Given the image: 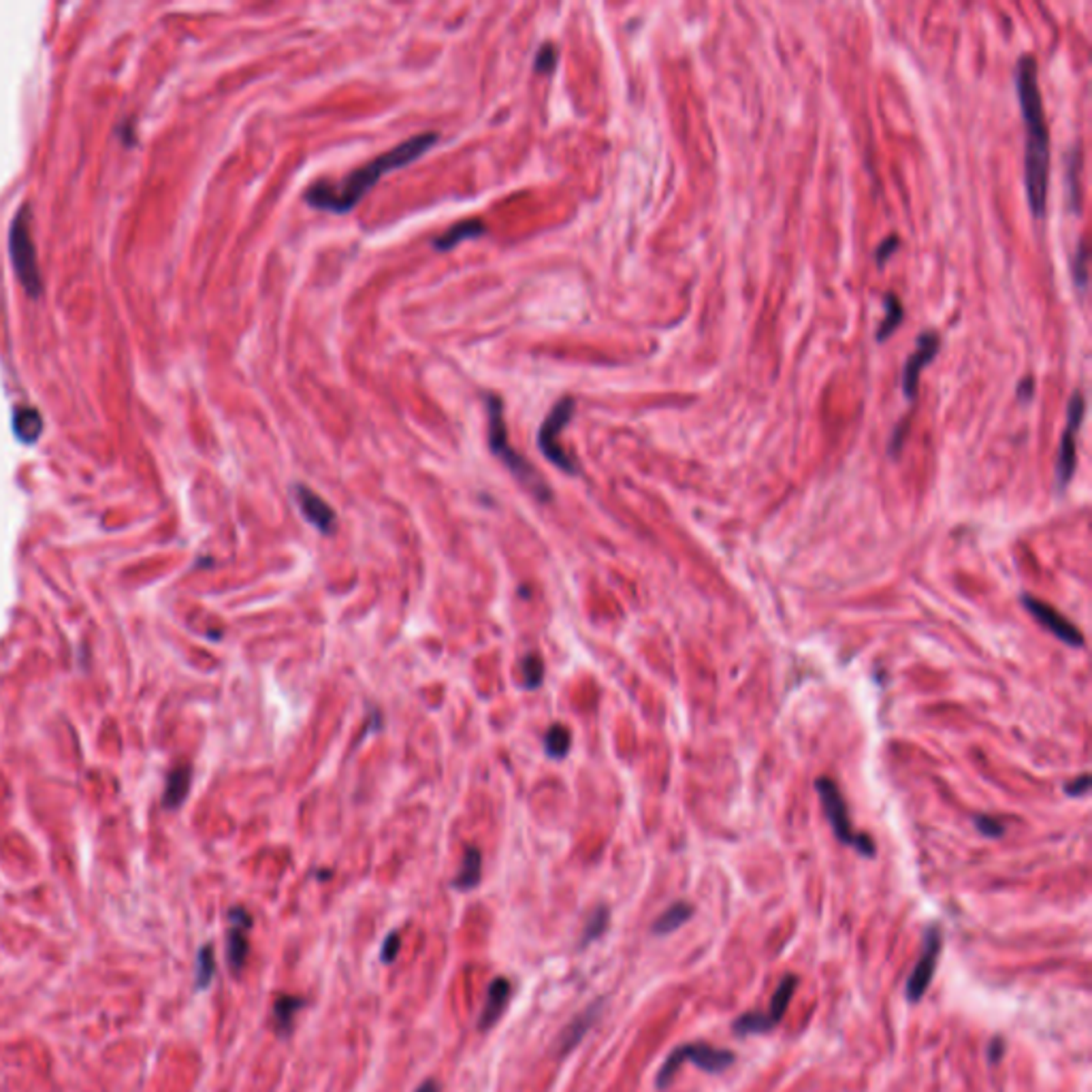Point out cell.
Here are the masks:
<instances>
[{"instance_id":"ffe728a7","label":"cell","mask_w":1092,"mask_h":1092,"mask_svg":"<svg viewBox=\"0 0 1092 1092\" xmlns=\"http://www.w3.org/2000/svg\"><path fill=\"white\" fill-rule=\"evenodd\" d=\"M691 916H693V907L690 903H685V900H679V903L668 907V909L661 913L658 919H655L651 926V932L658 937L670 935V932L679 930L685 922H690Z\"/></svg>"},{"instance_id":"83f0119b","label":"cell","mask_w":1092,"mask_h":1092,"mask_svg":"<svg viewBox=\"0 0 1092 1092\" xmlns=\"http://www.w3.org/2000/svg\"><path fill=\"white\" fill-rule=\"evenodd\" d=\"M521 674H523L525 690H536L542 685L544 679V661L538 653H527L521 661Z\"/></svg>"},{"instance_id":"9c48e42d","label":"cell","mask_w":1092,"mask_h":1092,"mask_svg":"<svg viewBox=\"0 0 1092 1092\" xmlns=\"http://www.w3.org/2000/svg\"><path fill=\"white\" fill-rule=\"evenodd\" d=\"M941 949H943L941 926L928 924L924 928V937H922V954H919L916 967H913L909 979H907V984H905V997L911 1005L922 1001L926 990H928V986L932 984V978H935L937 962H938V956H941Z\"/></svg>"},{"instance_id":"4dcf8cb0","label":"cell","mask_w":1092,"mask_h":1092,"mask_svg":"<svg viewBox=\"0 0 1092 1092\" xmlns=\"http://www.w3.org/2000/svg\"><path fill=\"white\" fill-rule=\"evenodd\" d=\"M973 821H975V828H978V830L988 839H998L1005 834L1003 821L992 818V815H975Z\"/></svg>"},{"instance_id":"8d00e7d4","label":"cell","mask_w":1092,"mask_h":1092,"mask_svg":"<svg viewBox=\"0 0 1092 1092\" xmlns=\"http://www.w3.org/2000/svg\"><path fill=\"white\" fill-rule=\"evenodd\" d=\"M416 1092H440V1084L435 1082V1079H425V1082L416 1088Z\"/></svg>"},{"instance_id":"44dd1931","label":"cell","mask_w":1092,"mask_h":1092,"mask_svg":"<svg viewBox=\"0 0 1092 1092\" xmlns=\"http://www.w3.org/2000/svg\"><path fill=\"white\" fill-rule=\"evenodd\" d=\"M481 875H482V856L481 851L476 848H468L463 854V864L462 870H459V875L452 879V888L462 889V892H468V889H474L478 883H481Z\"/></svg>"},{"instance_id":"603a6c76","label":"cell","mask_w":1092,"mask_h":1092,"mask_svg":"<svg viewBox=\"0 0 1092 1092\" xmlns=\"http://www.w3.org/2000/svg\"><path fill=\"white\" fill-rule=\"evenodd\" d=\"M609 922H611L609 907H604V905L595 907V909L591 913H589L585 928H582L579 948L585 949L587 946H591L593 941H598V938L602 937L606 930H609Z\"/></svg>"},{"instance_id":"3957f363","label":"cell","mask_w":1092,"mask_h":1092,"mask_svg":"<svg viewBox=\"0 0 1092 1092\" xmlns=\"http://www.w3.org/2000/svg\"><path fill=\"white\" fill-rule=\"evenodd\" d=\"M484 402H487V414H489V449H491V452H493V455L512 472V476L517 478V481L523 484L527 491H530L533 498L540 501H551L553 493H551L549 484H546L542 481V476L533 470V465L527 462L525 457H521L519 452L511 446L506 421H504V403H501L498 395H487L484 397Z\"/></svg>"},{"instance_id":"f546056e","label":"cell","mask_w":1092,"mask_h":1092,"mask_svg":"<svg viewBox=\"0 0 1092 1092\" xmlns=\"http://www.w3.org/2000/svg\"><path fill=\"white\" fill-rule=\"evenodd\" d=\"M555 65H557V47L551 45V43H544V45L538 49L536 60H533V69H536V73H551L555 69Z\"/></svg>"},{"instance_id":"277c9868","label":"cell","mask_w":1092,"mask_h":1092,"mask_svg":"<svg viewBox=\"0 0 1092 1092\" xmlns=\"http://www.w3.org/2000/svg\"><path fill=\"white\" fill-rule=\"evenodd\" d=\"M736 1054L730 1050H723V1047H715L704 1044V1041H693V1044H683L677 1046L674 1050L668 1054L664 1065L660 1067L658 1077H655V1086H658L660 1090H666L668 1086L672 1084L674 1076H677L679 1067L685 1063L696 1065L698 1069L710 1073V1076H720V1073L728 1071L730 1067L734 1065Z\"/></svg>"},{"instance_id":"8992f818","label":"cell","mask_w":1092,"mask_h":1092,"mask_svg":"<svg viewBox=\"0 0 1092 1092\" xmlns=\"http://www.w3.org/2000/svg\"><path fill=\"white\" fill-rule=\"evenodd\" d=\"M9 254L14 261L15 275L20 278L22 286L26 288L30 297H39L43 280L39 261H36V248L30 235V207H22L15 213L14 223L9 229Z\"/></svg>"},{"instance_id":"cb8c5ba5","label":"cell","mask_w":1092,"mask_h":1092,"mask_svg":"<svg viewBox=\"0 0 1092 1092\" xmlns=\"http://www.w3.org/2000/svg\"><path fill=\"white\" fill-rule=\"evenodd\" d=\"M883 302H886V318H883L879 329H877V342H886L888 337L898 329V324L903 323L905 318V308L897 294L888 293L886 297H883Z\"/></svg>"},{"instance_id":"4316f807","label":"cell","mask_w":1092,"mask_h":1092,"mask_svg":"<svg viewBox=\"0 0 1092 1092\" xmlns=\"http://www.w3.org/2000/svg\"><path fill=\"white\" fill-rule=\"evenodd\" d=\"M216 975V958H213V948L207 943L196 954V990H207Z\"/></svg>"},{"instance_id":"d6986e66","label":"cell","mask_w":1092,"mask_h":1092,"mask_svg":"<svg viewBox=\"0 0 1092 1092\" xmlns=\"http://www.w3.org/2000/svg\"><path fill=\"white\" fill-rule=\"evenodd\" d=\"M190 775H193V772H190V766H186V764L175 766V769L169 772L167 785H164V799H163L164 807L177 809L184 800H186L188 789H190Z\"/></svg>"},{"instance_id":"30bf717a","label":"cell","mask_w":1092,"mask_h":1092,"mask_svg":"<svg viewBox=\"0 0 1092 1092\" xmlns=\"http://www.w3.org/2000/svg\"><path fill=\"white\" fill-rule=\"evenodd\" d=\"M1084 410H1086L1084 395L1079 391H1076L1071 395L1069 406H1067V427H1065L1063 438H1060V446H1058V459H1057V487L1058 489H1067V484L1071 482L1073 474H1076V435H1077L1079 425H1082Z\"/></svg>"},{"instance_id":"8fae6325","label":"cell","mask_w":1092,"mask_h":1092,"mask_svg":"<svg viewBox=\"0 0 1092 1092\" xmlns=\"http://www.w3.org/2000/svg\"><path fill=\"white\" fill-rule=\"evenodd\" d=\"M1022 604L1024 609H1027L1030 615L1037 619V623L1044 625V628L1058 638V640H1063L1065 644H1069L1073 649H1082L1084 647V634L1079 631L1076 625H1073L1069 619L1060 615L1057 609H1052L1047 602H1041V600L1033 598V595H1022Z\"/></svg>"},{"instance_id":"7a4b0ae2","label":"cell","mask_w":1092,"mask_h":1092,"mask_svg":"<svg viewBox=\"0 0 1092 1092\" xmlns=\"http://www.w3.org/2000/svg\"><path fill=\"white\" fill-rule=\"evenodd\" d=\"M438 133H421L410 137L403 144L391 147L382 154L373 158L363 167L354 169L342 180H321L305 190V201L314 207V210L331 212V213H346L359 205V201L382 180L391 171L408 167L410 163L419 161L429 147L438 144Z\"/></svg>"},{"instance_id":"d6a6232c","label":"cell","mask_w":1092,"mask_h":1092,"mask_svg":"<svg viewBox=\"0 0 1092 1092\" xmlns=\"http://www.w3.org/2000/svg\"><path fill=\"white\" fill-rule=\"evenodd\" d=\"M898 248H900V239H898V235H889V237L883 239V242L879 243V248H877V265H879V267L886 265V261H888L889 256H892L894 253H897Z\"/></svg>"},{"instance_id":"52a82bcc","label":"cell","mask_w":1092,"mask_h":1092,"mask_svg":"<svg viewBox=\"0 0 1092 1092\" xmlns=\"http://www.w3.org/2000/svg\"><path fill=\"white\" fill-rule=\"evenodd\" d=\"M574 408H576V402L572 400V397L570 395L561 397V400L553 406V410H551L549 416L542 421V425H540V432H538V446H540V451H542V455L549 459L551 463H555L560 470L568 472V474H576L579 468H576L574 459L561 449L560 435L563 429H566L570 419L574 416Z\"/></svg>"},{"instance_id":"6da1fadb","label":"cell","mask_w":1092,"mask_h":1092,"mask_svg":"<svg viewBox=\"0 0 1092 1092\" xmlns=\"http://www.w3.org/2000/svg\"><path fill=\"white\" fill-rule=\"evenodd\" d=\"M1016 92L1024 126H1027V150H1024V186L1028 207L1035 218L1046 213L1047 184H1050V133L1044 114L1039 82H1037V60L1022 56L1016 66Z\"/></svg>"},{"instance_id":"484cf974","label":"cell","mask_w":1092,"mask_h":1092,"mask_svg":"<svg viewBox=\"0 0 1092 1092\" xmlns=\"http://www.w3.org/2000/svg\"><path fill=\"white\" fill-rule=\"evenodd\" d=\"M570 747H572V736H570V730L566 726H561V723H555L544 739L546 753H549L551 758L561 759L568 756Z\"/></svg>"},{"instance_id":"f1b7e54d","label":"cell","mask_w":1092,"mask_h":1092,"mask_svg":"<svg viewBox=\"0 0 1092 1092\" xmlns=\"http://www.w3.org/2000/svg\"><path fill=\"white\" fill-rule=\"evenodd\" d=\"M1071 269H1073V282H1076L1079 293H1084L1086 286H1088V250H1086L1084 239L1079 242L1076 254H1073Z\"/></svg>"},{"instance_id":"5b68a950","label":"cell","mask_w":1092,"mask_h":1092,"mask_svg":"<svg viewBox=\"0 0 1092 1092\" xmlns=\"http://www.w3.org/2000/svg\"><path fill=\"white\" fill-rule=\"evenodd\" d=\"M815 791L819 794L821 807H824L826 818H828V821H830L834 837H837L843 845H848V848H854L858 854H862L864 858H873L875 856L873 840H870L867 834H858L854 830V826H851V819H849L848 802H845L843 794H840L839 785L834 783L832 779L819 777L818 781H815Z\"/></svg>"},{"instance_id":"2e32d148","label":"cell","mask_w":1092,"mask_h":1092,"mask_svg":"<svg viewBox=\"0 0 1092 1092\" xmlns=\"http://www.w3.org/2000/svg\"><path fill=\"white\" fill-rule=\"evenodd\" d=\"M512 986L506 978H495L487 988V998H484L482 1014L478 1018V1030H489L500 1022L504 1016L506 1005L511 1001Z\"/></svg>"},{"instance_id":"4fadbf2b","label":"cell","mask_w":1092,"mask_h":1092,"mask_svg":"<svg viewBox=\"0 0 1092 1092\" xmlns=\"http://www.w3.org/2000/svg\"><path fill=\"white\" fill-rule=\"evenodd\" d=\"M938 348H941V340H938V335L935 333V331H924V333L918 335L916 352L911 354L909 361H907L903 367V392H905L907 400H913V397L918 395L922 370L926 365L932 363V359L937 357Z\"/></svg>"},{"instance_id":"e0dca14e","label":"cell","mask_w":1092,"mask_h":1092,"mask_svg":"<svg viewBox=\"0 0 1092 1092\" xmlns=\"http://www.w3.org/2000/svg\"><path fill=\"white\" fill-rule=\"evenodd\" d=\"M484 233H487V226H484L481 220H462V223L452 224L451 229H446L442 235L435 237L433 248L440 250V253H449V250L457 248L465 239H476L484 235Z\"/></svg>"},{"instance_id":"7402d4cb","label":"cell","mask_w":1092,"mask_h":1092,"mask_svg":"<svg viewBox=\"0 0 1092 1092\" xmlns=\"http://www.w3.org/2000/svg\"><path fill=\"white\" fill-rule=\"evenodd\" d=\"M14 429H15L17 438H20L22 442H26V444H33L35 440H39V435L43 432V419H41L39 410H35V408L15 410Z\"/></svg>"},{"instance_id":"836d02e7","label":"cell","mask_w":1092,"mask_h":1092,"mask_svg":"<svg viewBox=\"0 0 1092 1092\" xmlns=\"http://www.w3.org/2000/svg\"><path fill=\"white\" fill-rule=\"evenodd\" d=\"M1088 789H1090V775H1088V772H1084V775L1077 777L1076 781H1071V783L1065 785V794L1071 796V799H1073V796H1076V799H1079V796H1086V794H1088Z\"/></svg>"},{"instance_id":"ac0fdd59","label":"cell","mask_w":1092,"mask_h":1092,"mask_svg":"<svg viewBox=\"0 0 1092 1092\" xmlns=\"http://www.w3.org/2000/svg\"><path fill=\"white\" fill-rule=\"evenodd\" d=\"M305 1005L303 998L293 995H282L273 1003V1028L278 1037H288L293 1033L294 1016L302 1011Z\"/></svg>"},{"instance_id":"e575fe53","label":"cell","mask_w":1092,"mask_h":1092,"mask_svg":"<svg viewBox=\"0 0 1092 1092\" xmlns=\"http://www.w3.org/2000/svg\"><path fill=\"white\" fill-rule=\"evenodd\" d=\"M1003 1052H1005V1044H1003L1001 1039H995L990 1044V1047H988V1060H992V1063H998V1060H1001V1057H1003Z\"/></svg>"},{"instance_id":"7c38bea8","label":"cell","mask_w":1092,"mask_h":1092,"mask_svg":"<svg viewBox=\"0 0 1092 1092\" xmlns=\"http://www.w3.org/2000/svg\"><path fill=\"white\" fill-rule=\"evenodd\" d=\"M229 935H226V962H229L231 973L242 975L245 962H248V952H250V943L248 937H245V930H250V926H253V918H250V913L243 909V907H233L229 911Z\"/></svg>"},{"instance_id":"ba28073f","label":"cell","mask_w":1092,"mask_h":1092,"mask_svg":"<svg viewBox=\"0 0 1092 1092\" xmlns=\"http://www.w3.org/2000/svg\"><path fill=\"white\" fill-rule=\"evenodd\" d=\"M796 986H799V978L796 975H785V978L779 981L775 995L770 998V1005L766 1011H747V1014H742L740 1018H736L732 1022V1030L739 1037H747V1035H762L769 1033L777 1027L779 1022L783 1020L785 1011H788L791 998H794Z\"/></svg>"},{"instance_id":"1f68e13d","label":"cell","mask_w":1092,"mask_h":1092,"mask_svg":"<svg viewBox=\"0 0 1092 1092\" xmlns=\"http://www.w3.org/2000/svg\"><path fill=\"white\" fill-rule=\"evenodd\" d=\"M400 948H402L400 935H397V932H391V935L384 938L382 949H380V960H382L384 965H391V962L397 958V954H400Z\"/></svg>"},{"instance_id":"d590c367","label":"cell","mask_w":1092,"mask_h":1092,"mask_svg":"<svg viewBox=\"0 0 1092 1092\" xmlns=\"http://www.w3.org/2000/svg\"><path fill=\"white\" fill-rule=\"evenodd\" d=\"M1033 384H1035L1033 378H1024L1022 382H1020V386H1018V397H1020V400H1027L1028 402L1030 397H1033Z\"/></svg>"},{"instance_id":"d4e9b609","label":"cell","mask_w":1092,"mask_h":1092,"mask_svg":"<svg viewBox=\"0 0 1092 1092\" xmlns=\"http://www.w3.org/2000/svg\"><path fill=\"white\" fill-rule=\"evenodd\" d=\"M1079 164H1082V154H1079V147H1076L1067 154V204H1069L1071 212H1079V204H1082V196H1079Z\"/></svg>"},{"instance_id":"9a60e30c","label":"cell","mask_w":1092,"mask_h":1092,"mask_svg":"<svg viewBox=\"0 0 1092 1092\" xmlns=\"http://www.w3.org/2000/svg\"><path fill=\"white\" fill-rule=\"evenodd\" d=\"M600 1014H602V1001H595L589 1005L585 1011H581L579 1016H574L572 1020L566 1024V1028L561 1030L560 1039H557V1057L563 1058L572 1050H576L581 1041L585 1039V1035L591 1030L593 1024L598 1022Z\"/></svg>"},{"instance_id":"5bb4252c","label":"cell","mask_w":1092,"mask_h":1092,"mask_svg":"<svg viewBox=\"0 0 1092 1092\" xmlns=\"http://www.w3.org/2000/svg\"><path fill=\"white\" fill-rule=\"evenodd\" d=\"M293 493L294 500H297L299 511L303 512V517L308 519L318 531L324 533V536L335 531V512L321 495H316L314 491L305 487V484H294Z\"/></svg>"}]
</instances>
